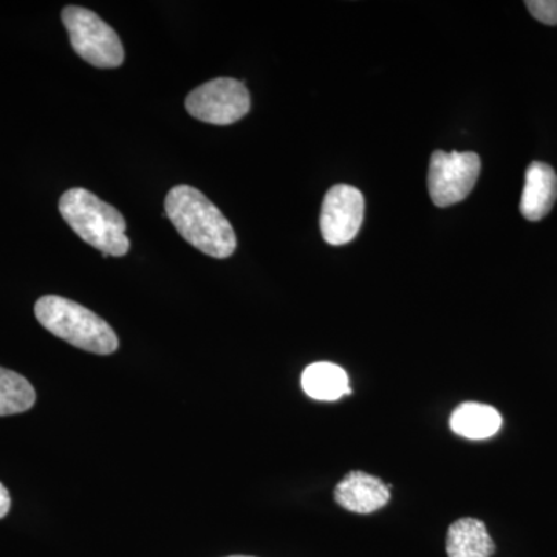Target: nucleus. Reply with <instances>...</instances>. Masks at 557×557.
Returning <instances> with one entry per match:
<instances>
[{
	"mask_svg": "<svg viewBox=\"0 0 557 557\" xmlns=\"http://www.w3.org/2000/svg\"><path fill=\"white\" fill-rule=\"evenodd\" d=\"M164 208L180 236L203 255L226 259L236 251L237 237L233 226L199 189L175 186L168 193Z\"/></svg>",
	"mask_w": 557,
	"mask_h": 557,
	"instance_id": "obj_1",
	"label": "nucleus"
},
{
	"mask_svg": "<svg viewBox=\"0 0 557 557\" xmlns=\"http://www.w3.org/2000/svg\"><path fill=\"white\" fill-rule=\"evenodd\" d=\"M60 212L70 228L100 249L102 256H126L131 240L126 234V220L119 209L83 188L69 189L60 200Z\"/></svg>",
	"mask_w": 557,
	"mask_h": 557,
	"instance_id": "obj_2",
	"label": "nucleus"
},
{
	"mask_svg": "<svg viewBox=\"0 0 557 557\" xmlns=\"http://www.w3.org/2000/svg\"><path fill=\"white\" fill-rule=\"evenodd\" d=\"M36 319L58 338L97 355H110L119 348V336L104 319L78 302L61 296H44L35 306Z\"/></svg>",
	"mask_w": 557,
	"mask_h": 557,
	"instance_id": "obj_3",
	"label": "nucleus"
},
{
	"mask_svg": "<svg viewBox=\"0 0 557 557\" xmlns=\"http://www.w3.org/2000/svg\"><path fill=\"white\" fill-rule=\"evenodd\" d=\"M62 22L72 49L84 61L100 69H116L124 62V47L116 32L94 11L65 7Z\"/></svg>",
	"mask_w": 557,
	"mask_h": 557,
	"instance_id": "obj_4",
	"label": "nucleus"
},
{
	"mask_svg": "<svg viewBox=\"0 0 557 557\" xmlns=\"http://www.w3.org/2000/svg\"><path fill=\"white\" fill-rule=\"evenodd\" d=\"M480 159L474 152L432 153L429 163V196L440 208L467 199L480 175Z\"/></svg>",
	"mask_w": 557,
	"mask_h": 557,
	"instance_id": "obj_5",
	"label": "nucleus"
},
{
	"mask_svg": "<svg viewBox=\"0 0 557 557\" xmlns=\"http://www.w3.org/2000/svg\"><path fill=\"white\" fill-rule=\"evenodd\" d=\"M194 119L215 126H228L244 119L251 109L248 89L240 81L218 78L190 91L185 101Z\"/></svg>",
	"mask_w": 557,
	"mask_h": 557,
	"instance_id": "obj_6",
	"label": "nucleus"
},
{
	"mask_svg": "<svg viewBox=\"0 0 557 557\" xmlns=\"http://www.w3.org/2000/svg\"><path fill=\"white\" fill-rule=\"evenodd\" d=\"M364 219V197L350 185L329 189L322 201L321 233L330 245H346L357 237Z\"/></svg>",
	"mask_w": 557,
	"mask_h": 557,
	"instance_id": "obj_7",
	"label": "nucleus"
},
{
	"mask_svg": "<svg viewBox=\"0 0 557 557\" xmlns=\"http://www.w3.org/2000/svg\"><path fill=\"white\" fill-rule=\"evenodd\" d=\"M391 486L384 485L375 475L368 472H348L335 487V500L339 507L357 515H370L386 507L391 498Z\"/></svg>",
	"mask_w": 557,
	"mask_h": 557,
	"instance_id": "obj_8",
	"label": "nucleus"
},
{
	"mask_svg": "<svg viewBox=\"0 0 557 557\" xmlns=\"http://www.w3.org/2000/svg\"><path fill=\"white\" fill-rule=\"evenodd\" d=\"M557 199V175L548 164L534 161L528 166L520 212L530 222H537L552 211Z\"/></svg>",
	"mask_w": 557,
	"mask_h": 557,
	"instance_id": "obj_9",
	"label": "nucleus"
},
{
	"mask_svg": "<svg viewBox=\"0 0 557 557\" xmlns=\"http://www.w3.org/2000/svg\"><path fill=\"white\" fill-rule=\"evenodd\" d=\"M496 552L485 523L474 518L458 519L449 527L446 553L449 557H491Z\"/></svg>",
	"mask_w": 557,
	"mask_h": 557,
	"instance_id": "obj_10",
	"label": "nucleus"
},
{
	"mask_svg": "<svg viewBox=\"0 0 557 557\" xmlns=\"http://www.w3.org/2000/svg\"><path fill=\"white\" fill-rule=\"evenodd\" d=\"M454 434L468 440L494 437L502 428V417L493 406L482 403H463L450 416Z\"/></svg>",
	"mask_w": 557,
	"mask_h": 557,
	"instance_id": "obj_11",
	"label": "nucleus"
},
{
	"mask_svg": "<svg viewBox=\"0 0 557 557\" xmlns=\"http://www.w3.org/2000/svg\"><path fill=\"white\" fill-rule=\"evenodd\" d=\"M302 388L318 401H336L350 394L346 370L332 362H314L302 373Z\"/></svg>",
	"mask_w": 557,
	"mask_h": 557,
	"instance_id": "obj_12",
	"label": "nucleus"
},
{
	"mask_svg": "<svg viewBox=\"0 0 557 557\" xmlns=\"http://www.w3.org/2000/svg\"><path fill=\"white\" fill-rule=\"evenodd\" d=\"M36 403L30 381L13 370L0 368V417L27 412Z\"/></svg>",
	"mask_w": 557,
	"mask_h": 557,
	"instance_id": "obj_13",
	"label": "nucleus"
},
{
	"mask_svg": "<svg viewBox=\"0 0 557 557\" xmlns=\"http://www.w3.org/2000/svg\"><path fill=\"white\" fill-rule=\"evenodd\" d=\"M525 5L542 24L557 25V0H528Z\"/></svg>",
	"mask_w": 557,
	"mask_h": 557,
	"instance_id": "obj_14",
	"label": "nucleus"
},
{
	"mask_svg": "<svg viewBox=\"0 0 557 557\" xmlns=\"http://www.w3.org/2000/svg\"><path fill=\"white\" fill-rule=\"evenodd\" d=\"M11 508V497L9 490L0 483V519L9 515Z\"/></svg>",
	"mask_w": 557,
	"mask_h": 557,
	"instance_id": "obj_15",
	"label": "nucleus"
},
{
	"mask_svg": "<svg viewBox=\"0 0 557 557\" xmlns=\"http://www.w3.org/2000/svg\"><path fill=\"white\" fill-rule=\"evenodd\" d=\"M230 557H252V556H230Z\"/></svg>",
	"mask_w": 557,
	"mask_h": 557,
	"instance_id": "obj_16",
	"label": "nucleus"
}]
</instances>
